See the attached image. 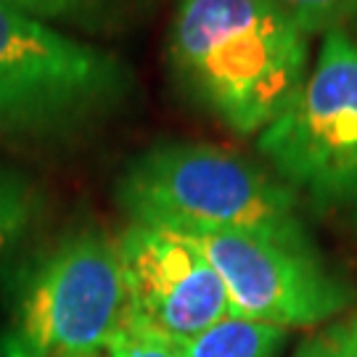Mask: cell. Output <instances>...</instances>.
Listing matches in <instances>:
<instances>
[{"label": "cell", "instance_id": "cell-4", "mask_svg": "<svg viewBox=\"0 0 357 357\" xmlns=\"http://www.w3.org/2000/svg\"><path fill=\"white\" fill-rule=\"evenodd\" d=\"M130 90L119 56L0 3V132L72 130L116 109Z\"/></svg>", "mask_w": 357, "mask_h": 357}, {"label": "cell", "instance_id": "cell-3", "mask_svg": "<svg viewBox=\"0 0 357 357\" xmlns=\"http://www.w3.org/2000/svg\"><path fill=\"white\" fill-rule=\"evenodd\" d=\"M257 146L299 202L357 230V38L349 29L320 38L299 96Z\"/></svg>", "mask_w": 357, "mask_h": 357}, {"label": "cell", "instance_id": "cell-14", "mask_svg": "<svg viewBox=\"0 0 357 357\" xmlns=\"http://www.w3.org/2000/svg\"><path fill=\"white\" fill-rule=\"evenodd\" d=\"M0 357H40L32 347L22 339L19 331H11L0 336Z\"/></svg>", "mask_w": 357, "mask_h": 357}, {"label": "cell", "instance_id": "cell-1", "mask_svg": "<svg viewBox=\"0 0 357 357\" xmlns=\"http://www.w3.org/2000/svg\"><path fill=\"white\" fill-rule=\"evenodd\" d=\"M310 35L273 0H178L167 66L188 101L236 135H259L310 75Z\"/></svg>", "mask_w": 357, "mask_h": 357}, {"label": "cell", "instance_id": "cell-12", "mask_svg": "<svg viewBox=\"0 0 357 357\" xmlns=\"http://www.w3.org/2000/svg\"><path fill=\"white\" fill-rule=\"evenodd\" d=\"M106 357H183V352L175 342L143 328L138 323L125 320V326L114 336Z\"/></svg>", "mask_w": 357, "mask_h": 357}, {"label": "cell", "instance_id": "cell-5", "mask_svg": "<svg viewBox=\"0 0 357 357\" xmlns=\"http://www.w3.org/2000/svg\"><path fill=\"white\" fill-rule=\"evenodd\" d=\"M125 320L119 243L103 230H77L32 273L19 333L40 357L106 355Z\"/></svg>", "mask_w": 357, "mask_h": 357}, {"label": "cell", "instance_id": "cell-10", "mask_svg": "<svg viewBox=\"0 0 357 357\" xmlns=\"http://www.w3.org/2000/svg\"><path fill=\"white\" fill-rule=\"evenodd\" d=\"M38 212V188L24 175L0 167V259L22 241Z\"/></svg>", "mask_w": 357, "mask_h": 357}, {"label": "cell", "instance_id": "cell-13", "mask_svg": "<svg viewBox=\"0 0 357 357\" xmlns=\"http://www.w3.org/2000/svg\"><path fill=\"white\" fill-rule=\"evenodd\" d=\"M294 357H357L352 320L333 323L326 331L310 336L305 344L294 352Z\"/></svg>", "mask_w": 357, "mask_h": 357}, {"label": "cell", "instance_id": "cell-11", "mask_svg": "<svg viewBox=\"0 0 357 357\" xmlns=\"http://www.w3.org/2000/svg\"><path fill=\"white\" fill-rule=\"evenodd\" d=\"M305 29L323 38L333 29H349L357 22V0H273Z\"/></svg>", "mask_w": 357, "mask_h": 357}, {"label": "cell", "instance_id": "cell-15", "mask_svg": "<svg viewBox=\"0 0 357 357\" xmlns=\"http://www.w3.org/2000/svg\"><path fill=\"white\" fill-rule=\"evenodd\" d=\"M352 331H355V347H357V318L352 320Z\"/></svg>", "mask_w": 357, "mask_h": 357}, {"label": "cell", "instance_id": "cell-16", "mask_svg": "<svg viewBox=\"0 0 357 357\" xmlns=\"http://www.w3.org/2000/svg\"><path fill=\"white\" fill-rule=\"evenodd\" d=\"M79 357H106V355H79Z\"/></svg>", "mask_w": 357, "mask_h": 357}, {"label": "cell", "instance_id": "cell-6", "mask_svg": "<svg viewBox=\"0 0 357 357\" xmlns=\"http://www.w3.org/2000/svg\"><path fill=\"white\" fill-rule=\"evenodd\" d=\"M185 236V233H183ZM225 283L230 315L283 331L312 328L342 312L352 291L333 278L307 236L215 230L188 236Z\"/></svg>", "mask_w": 357, "mask_h": 357}, {"label": "cell", "instance_id": "cell-9", "mask_svg": "<svg viewBox=\"0 0 357 357\" xmlns=\"http://www.w3.org/2000/svg\"><path fill=\"white\" fill-rule=\"evenodd\" d=\"M283 339L286 331L278 326L230 315L180 344V352L183 357H275Z\"/></svg>", "mask_w": 357, "mask_h": 357}, {"label": "cell", "instance_id": "cell-17", "mask_svg": "<svg viewBox=\"0 0 357 357\" xmlns=\"http://www.w3.org/2000/svg\"><path fill=\"white\" fill-rule=\"evenodd\" d=\"M352 26H357V22H355V24H352Z\"/></svg>", "mask_w": 357, "mask_h": 357}, {"label": "cell", "instance_id": "cell-8", "mask_svg": "<svg viewBox=\"0 0 357 357\" xmlns=\"http://www.w3.org/2000/svg\"><path fill=\"white\" fill-rule=\"evenodd\" d=\"M43 24L72 26L88 35H116L132 26L149 0H0Z\"/></svg>", "mask_w": 357, "mask_h": 357}, {"label": "cell", "instance_id": "cell-7", "mask_svg": "<svg viewBox=\"0 0 357 357\" xmlns=\"http://www.w3.org/2000/svg\"><path fill=\"white\" fill-rule=\"evenodd\" d=\"M116 243L130 323L185 344L230 318L225 283L188 236L130 222Z\"/></svg>", "mask_w": 357, "mask_h": 357}, {"label": "cell", "instance_id": "cell-2", "mask_svg": "<svg viewBox=\"0 0 357 357\" xmlns=\"http://www.w3.org/2000/svg\"><path fill=\"white\" fill-rule=\"evenodd\" d=\"M116 202L135 225L172 233L252 230L307 236L299 199L273 172L209 143H162L116 180Z\"/></svg>", "mask_w": 357, "mask_h": 357}]
</instances>
